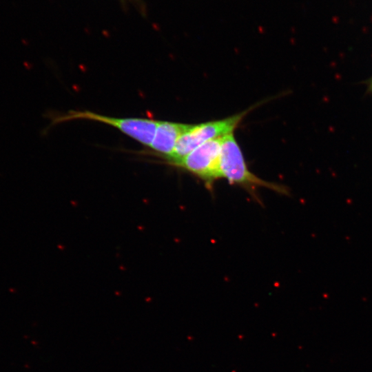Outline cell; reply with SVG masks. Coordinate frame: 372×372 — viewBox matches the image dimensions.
<instances>
[{"label": "cell", "mask_w": 372, "mask_h": 372, "mask_svg": "<svg viewBox=\"0 0 372 372\" xmlns=\"http://www.w3.org/2000/svg\"><path fill=\"white\" fill-rule=\"evenodd\" d=\"M220 174L221 178L226 179L231 185L243 187L258 201L256 192L258 187L268 188L282 194H288L285 186L266 181L249 169L234 133L225 136L223 139Z\"/></svg>", "instance_id": "1"}, {"label": "cell", "mask_w": 372, "mask_h": 372, "mask_svg": "<svg viewBox=\"0 0 372 372\" xmlns=\"http://www.w3.org/2000/svg\"><path fill=\"white\" fill-rule=\"evenodd\" d=\"M246 113L247 111H245L224 119L190 125L180 136L174 151L165 159L164 163L170 165L182 159L200 145L234 133Z\"/></svg>", "instance_id": "2"}, {"label": "cell", "mask_w": 372, "mask_h": 372, "mask_svg": "<svg viewBox=\"0 0 372 372\" xmlns=\"http://www.w3.org/2000/svg\"><path fill=\"white\" fill-rule=\"evenodd\" d=\"M223 137L210 140L170 165L194 175L211 190L214 183L221 178L220 156Z\"/></svg>", "instance_id": "3"}, {"label": "cell", "mask_w": 372, "mask_h": 372, "mask_svg": "<svg viewBox=\"0 0 372 372\" xmlns=\"http://www.w3.org/2000/svg\"><path fill=\"white\" fill-rule=\"evenodd\" d=\"M76 119L90 120L111 125L148 147L154 138L159 121L144 118H116L96 114L91 111L72 110L52 118V123L56 124Z\"/></svg>", "instance_id": "4"}, {"label": "cell", "mask_w": 372, "mask_h": 372, "mask_svg": "<svg viewBox=\"0 0 372 372\" xmlns=\"http://www.w3.org/2000/svg\"><path fill=\"white\" fill-rule=\"evenodd\" d=\"M189 126V124L159 121L149 145L150 154L166 159L174 151L180 136Z\"/></svg>", "instance_id": "5"}, {"label": "cell", "mask_w": 372, "mask_h": 372, "mask_svg": "<svg viewBox=\"0 0 372 372\" xmlns=\"http://www.w3.org/2000/svg\"><path fill=\"white\" fill-rule=\"evenodd\" d=\"M370 90L372 91V81H371V85H370Z\"/></svg>", "instance_id": "6"}]
</instances>
